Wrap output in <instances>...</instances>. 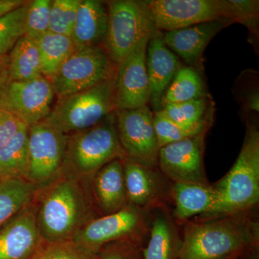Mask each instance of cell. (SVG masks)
Wrapping results in <instances>:
<instances>
[{"label":"cell","mask_w":259,"mask_h":259,"mask_svg":"<svg viewBox=\"0 0 259 259\" xmlns=\"http://www.w3.org/2000/svg\"><path fill=\"white\" fill-rule=\"evenodd\" d=\"M28 131V126L24 125L9 144L0 149V180H26L29 163Z\"/></svg>","instance_id":"cell-26"},{"label":"cell","mask_w":259,"mask_h":259,"mask_svg":"<svg viewBox=\"0 0 259 259\" xmlns=\"http://www.w3.org/2000/svg\"><path fill=\"white\" fill-rule=\"evenodd\" d=\"M27 3L24 0H0V18Z\"/></svg>","instance_id":"cell-36"},{"label":"cell","mask_w":259,"mask_h":259,"mask_svg":"<svg viewBox=\"0 0 259 259\" xmlns=\"http://www.w3.org/2000/svg\"><path fill=\"white\" fill-rule=\"evenodd\" d=\"M30 259H98V253L79 246L73 240L44 242Z\"/></svg>","instance_id":"cell-31"},{"label":"cell","mask_w":259,"mask_h":259,"mask_svg":"<svg viewBox=\"0 0 259 259\" xmlns=\"http://www.w3.org/2000/svg\"><path fill=\"white\" fill-rule=\"evenodd\" d=\"M36 190L24 179L0 180V227L31 203Z\"/></svg>","instance_id":"cell-27"},{"label":"cell","mask_w":259,"mask_h":259,"mask_svg":"<svg viewBox=\"0 0 259 259\" xmlns=\"http://www.w3.org/2000/svg\"><path fill=\"white\" fill-rule=\"evenodd\" d=\"M68 135L47 122L29 127V163L26 180L44 188L60 175L64 164Z\"/></svg>","instance_id":"cell-10"},{"label":"cell","mask_w":259,"mask_h":259,"mask_svg":"<svg viewBox=\"0 0 259 259\" xmlns=\"http://www.w3.org/2000/svg\"><path fill=\"white\" fill-rule=\"evenodd\" d=\"M30 203L0 227V259H30L44 243Z\"/></svg>","instance_id":"cell-16"},{"label":"cell","mask_w":259,"mask_h":259,"mask_svg":"<svg viewBox=\"0 0 259 259\" xmlns=\"http://www.w3.org/2000/svg\"><path fill=\"white\" fill-rule=\"evenodd\" d=\"M127 202L140 209L153 212L162 207H172L173 182L156 168L123 160Z\"/></svg>","instance_id":"cell-14"},{"label":"cell","mask_w":259,"mask_h":259,"mask_svg":"<svg viewBox=\"0 0 259 259\" xmlns=\"http://www.w3.org/2000/svg\"><path fill=\"white\" fill-rule=\"evenodd\" d=\"M171 214L179 226L194 218L212 212L217 204V192L212 184L173 183Z\"/></svg>","instance_id":"cell-20"},{"label":"cell","mask_w":259,"mask_h":259,"mask_svg":"<svg viewBox=\"0 0 259 259\" xmlns=\"http://www.w3.org/2000/svg\"><path fill=\"white\" fill-rule=\"evenodd\" d=\"M115 115L117 136L126 158L144 166L158 167L160 147L153 126V112L149 105L117 110Z\"/></svg>","instance_id":"cell-11"},{"label":"cell","mask_w":259,"mask_h":259,"mask_svg":"<svg viewBox=\"0 0 259 259\" xmlns=\"http://www.w3.org/2000/svg\"><path fill=\"white\" fill-rule=\"evenodd\" d=\"M106 3L108 26L103 46L117 66L139 42L158 30L145 1L112 0Z\"/></svg>","instance_id":"cell-6"},{"label":"cell","mask_w":259,"mask_h":259,"mask_svg":"<svg viewBox=\"0 0 259 259\" xmlns=\"http://www.w3.org/2000/svg\"><path fill=\"white\" fill-rule=\"evenodd\" d=\"M108 26L106 2L81 0L71 37L76 48L103 45Z\"/></svg>","instance_id":"cell-22"},{"label":"cell","mask_w":259,"mask_h":259,"mask_svg":"<svg viewBox=\"0 0 259 259\" xmlns=\"http://www.w3.org/2000/svg\"><path fill=\"white\" fill-rule=\"evenodd\" d=\"M115 112L93 127L68 135L61 173L88 178L109 162L125 159L116 130Z\"/></svg>","instance_id":"cell-4"},{"label":"cell","mask_w":259,"mask_h":259,"mask_svg":"<svg viewBox=\"0 0 259 259\" xmlns=\"http://www.w3.org/2000/svg\"><path fill=\"white\" fill-rule=\"evenodd\" d=\"M44 188L35 217L44 241L73 240L87 223L97 218L93 194L80 185L79 179L61 173Z\"/></svg>","instance_id":"cell-2"},{"label":"cell","mask_w":259,"mask_h":259,"mask_svg":"<svg viewBox=\"0 0 259 259\" xmlns=\"http://www.w3.org/2000/svg\"><path fill=\"white\" fill-rule=\"evenodd\" d=\"M180 259H229L259 248L258 208L182 225Z\"/></svg>","instance_id":"cell-1"},{"label":"cell","mask_w":259,"mask_h":259,"mask_svg":"<svg viewBox=\"0 0 259 259\" xmlns=\"http://www.w3.org/2000/svg\"><path fill=\"white\" fill-rule=\"evenodd\" d=\"M24 125L13 114L0 109V149L9 144Z\"/></svg>","instance_id":"cell-35"},{"label":"cell","mask_w":259,"mask_h":259,"mask_svg":"<svg viewBox=\"0 0 259 259\" xmlns=\"http://www.w3.org/2000/svg\"><path fill=\"white\" fill-rule=\"evenodd\" d=\"M81 0L51 2L49 32L71 37Z\"/></svg>","instance_id":"cell-30"},{"label":"cell","mask_w":259,"mask_h":259,"mask_svg":"<svg viewBox=\"0 0 259 259\" xmlns=\"http://www.w3.org/2000/svg\"><path fill=\"white\" fill-rule=\"evenodd\" d=\"M240 259H259V248L247 252L240 257Z\"/></svg>","instance_id":"cell-38"},{"label":"cell","mask_w":259,"mask_h":259,"mask_svg":"<svg viewBox=\"0 0 259 259\" xmlns=\"http://www.w3.org/2000/svg\"><path fill=\"white\" fill-rule=\"evenodd\" d=\"M180 228L172 216L171 208L155 209L149 236L143 249V259H180L182 245Z\"/></svg>","instance_id":"cell-19"},{"label":"cell","mask_w":259,"mask_h":259,"mask_svg":"<svg viewBox=\"0 0 259 259\" xmlns=\"http://www.w3.org/2000/svg\"><path fill=\"white\" fill-rule=\"evenodd\" d=\"M93 196L100 216L117 212L128 204L123 160L109 162L94 175Z\"/></svg>","instance_id":"cell-21"},{"label":"cell","mask_w":259,"mask_h":259,"mask_svg":"<svg viewBox=\"0 0 259 259\" xmlns=\"http://www.w3.org/2000/svg\"><path fill=\"white\" fill-rule=\"evenodd\" d=\"M161 111L181 126L207 132L214 121V103L209 95L190 101L166 104Z\"/></svg>","instance_id":"cell-23"},{"label":"cell","mask_w":259,"mask_h":259,"mask_svg":"<svg viewBox=\"0 0 259 259\" xmlns=\"http://www.w3.org/2000/svg\"><path fill=\"white\" fill-rule=\"evenodd\" d=\"M150 38L139 42L117 66L115 85L117 110H133L149 104L146 50Z\"/></svg>","instance_id":"cell-15"},{"label":"cell","mask_w":259,"mask_h":259,"mask_svg":"<svg viewBox=\"0 0 259 259\" xmlns=\"http://www.w3.org/2000/svg\"><path fill=\"white\" fill-rule=\"evenodd\" d=\"M218 202L209 218L258 208L259 202V130L246 119L244 141L236 162L223 178L212 184Z\"/></svg>","instance_id":"cell-3"},{"label":"cell","mask_w":259,"mask_h":259,"mask_svg":"<svg viewBox=\"0 0 259 259\" xmlns=\"http://www.w3.org/2000/svg\"></svg>","instance_id":"cell-40"},{"label":"cell","mask_w":259,"mask_h":259,"mask_svg":"<svg viewBox=\"0 0 259 259\" xmlns=\"http://www.w3.org/2000/svg\"><path fill=\"white\" fill-rule=\"evenodd\" d=\"M206 133L160 148L158 168L173 183L209 184L204 167Z\"/></svg>","instance_id":"cell-13"},{"label":"cell","mask_w":259,"mask_h":259,"mask_svg":"<svg viewBox=\"0 0 259 259\" xmlns=\"http://www.w3.org/2000/svg\"><path fill=\"white\" fill-rule=\"evenodd\" d=\"M207 95L205 83L199 70L191 66H182L167 89L163 106L166 104L197 100Z\"/></svg>","instance_id":"cell-28"},{"label":"cell","mask_w":259,"mask_h":259,"mask_svg":"<svg viewBox=\"0 0 259 259\" xmlns=\"http://www.w3.org/2000/svg\"><path fill=\"white\" fill-rule=\"evenodd\" d=\"M115 76L78 93L58 99L44 122L66 135L90 128L114 113Z\"/></svg>","instance_id":"cell-5"},{"label":"cell","mask_w":259,"mask_h":259,"mask_svg":"<svg viewBox=\"0 0 259 259\" xmlns=\"http://www.w3.org/2000/svg\"><path fill=\"white\" fill-rule=\"evenodd\" d=\"M146 242L125 239L104 245L98 253V259H143V249Z\"/></svg>","instance_id":"cell-34"},{"label":"cell","mask_w":259,"mask_h":259,"mask_svg":"<svg viewBox=\"0 0 259 259\" xmlns=\"http://www.w3.org/2000/svg\"><path fill=\"white\" fill-rule=\"evenodd\" d=\"M153 212L127 204L117 212L92 220L73 241L95 253H98L104 245L121 240L147 242Z\"/></svg>","instance_id":"cell-7"},{"label":"cell","mask_w":259,"mask_h":259,"mask_svg":"<svg viewBox=\"0 0 259 259\" xmlns=\"http://www.w3.org/2000/svg\"><path fill=\"white\" fill-rule=\"evenodd\" d=\"M30 1L0 18V55H8L25 35V19Z\"/></svg>","instance_id":"cell-29"},{"label":"cell","mask_w":259,"mask_h":259,"mask_svg":"<svg viewBox=\"0 0 259 259\" xmlns=\"http://www.w3.org/2000/svg\"><path fill=\"white\" fill-rule=\"evenodd\" d=\"M55 96L51 81L42 76L25 81H9L0 88V109L30 127L47 118Z\"/></svg>","instance_id":"cell-12"},{"label":"cell","mask_w":259,"mask_h":259,"mask_svg":"<svg viewBox=\"0 0 259 259\" xmlns=\"http://www.w3.org/2000/svg\"><path fill=\"white\" fill-rule=\"evenodd\" d=\"M8 81H25L42 76L36 41L25 35L10 51Z\"/></svg>","instance_id":"cell-25"},{"label":"cell","mask_w":259,"mask_h":259,"mask_svg":"<svg viewBox=\"0 0 259 259\" xmlns=\"http://www.w3.org/2000/svg\"><path fill=\"white\" fill-rule=\"evenodd\" d=\"M153 126L160 148L182 140L204 134L198 130L187 128L168 119L161 110L153 112Z\"/></svg>","instance_id":"cell-32"},{"label":"cell","mask_w":259,"mask_h":259,"mask_svg":"<svg viewBox=\"0 0 259 259\" xmlns=\"http://www.w3.org/2000/svg\"><path fill=\"white\" fill-rule=\"evenodd\" d=\"M51 2L30 1L25 19V35L36 40L49 32Z\"/></svg>","instance_id":"cell-33"},{"label":"cell","mask_w":259,"mask_h":259,"mask_svg":"<svg viewBox=\"0 0 259 259\" xmlns=\"http://www.w3.org/2000/svg\"><path fill=\"white\" fill-rule=\"evenodd\" d=\"M239 258H229V259H238Z\"/></svg>","instance_id":"cell-39"},{"label":"cell","mask_w":259,"mask_h":259,"mask_svg":"<svg viewBox=\"0 0 259 259\" xmlns=\"http://www.w3.org/2000/svg\"><path fill=\"white\" fill-rule=\"evenodd\" d=\"M9 56L0 55V88L8 81Z\"/></svg>","instance_id":"cell-37"},{"label":"cell","mask_w":259,"mask_h":259,"mask_svg":"<svg viewBox=\"0 0 259 259\" xmlns=\"http://www.w3.org/2000/svg\"><path fill=\"white\" fill-rule=\"evenodd\" d=\"M234 23L229 20H216L163 32L168 49L185 61L188 66L202 69L203 54L213 37L226 27Z\"/></svg>","instance_id":"cell-18"},{"label":"cell","mask_w":259,"mask_h":259,"mask_svg":"<svg viewBox=\"0 0 259 259\" xmlns=\"http://www.w3.org/2000/svg\"><path fill=\"white\" fill-rule=\"evenodd\" d=\"M158 31L165 32L216 20L237 23L231 0L145 1Z\"/></svg>","instance_id":"cell-9"},{"label":"cell","mask_w":259,"mask_h":259,"mask_svg":"<svg viewBox=\"0 0 259 259\" xmlns=\"http://www.w3.org/2000/svg\"><path fill=\"white\" fill-rule=\"evenodd\" d=\"M182 67L180 58L165 44L163 32L157 31L150 38L146 50V69L150 87L149 105L153 112L163 108L167 89Z\"/></svg>","instance_id":"cell-17"},{"label":"cell","mask_w":259,"mask_h":259,"mask_svg":"<svg viewBox=\"0 0 259 259\" xmlns=\"http://www.w3.org/2000/svg\"><path fill=\"white\" fill-rule=\"evenodd\" d=\"M42 76L49 81L77 49L71 37L48 32L35 40Z\"/></svg>","instance_id":"cell-24"},{"label":"cell","mask_w":259,"mask_h":259,"mask_svg":"<svg viewBox=\"0 0 259 259\" xmlns=\"http://www.w3.org/2000/svg\"><path fill=\"white\" fill-rule=\"evenodd\" d=\"M117 67L103 45L78 48L50 81L59 99L111 79Z\"/></svg>","instance_id":"cell-8"}]
</instances>
